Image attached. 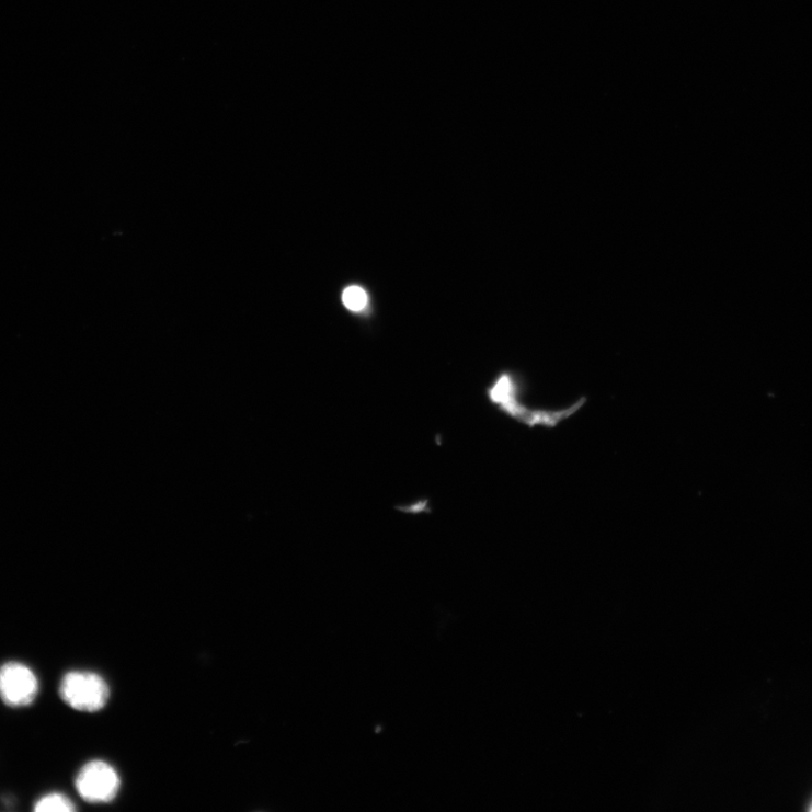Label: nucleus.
I'll return each mask as SVG.
<instances>
[{
  "label": "nucleus",
  "instance_id": "nucleus-1",
  "mask_svg": "<svg viewBox=\"0 0 812 812\" xmlns=\"http://www.w3.org/2000/svg\"><path fill=\"white\" fill-rule=\"evenodd\" d=\"M526 381L522 375L512 370L500 373L489 386L487 396L489 401L514 421L529 430L537 427L554 430L568 419L575 415L588 402L582 397L561 409H541L525 404Z\"/></svg>",
  "mask_w": 812,
  "mask_h": 812
},
{
  "label": "nucleus",
  "instance_id": "nucleus-2",
  "mask_svg": "<svg viewBox=\"0 0 812 812\" xmlns=\"http://www.w3.org/2000/svg\"><path fill=\"white\" fill-rule=\"evenodd\" d=\"M59 693L62 701L77 711L98 712L110 698L106 682L91 672H70L60 683Z\"/></svg>",
  "mask_w": 812,
  "mask_h": 812
},
{
  "label": "nucleus",
  "instance_id": "nucleus-3",
  "mask_svg": "<svg viewBox=\"0 0 812 812\" xmlns=\"http://www.w3.org/2000/svg\"><path fill=\"white\" fill-rule=\"evenodd\" d=\"M117 770L102 760H92L77 775V792L88 802L106 803L117 797L121 789Z\"/></svg>",
  "mask_w": 812,
  "mask_h": 812
},
{
  "label": "nucleus",
  "instance_id": "nucleus-4",
  "mask_svg": "<svg viewBox=\"0 0 812 812\" xmlns=\"http://www.w3.org/2000/svg\"><path fill=\"white\" fill-rule=\"evenodd\" d=\"M38 679L26 665L10 662L0 667V699L12 708L32 705L38 694Z\"/></svg>",
  "mask_w": 812,
  "mask_h": 812
},
{
  "label": "nucleus",
  "instance_id": "nucleus-5",
  "mask_svg": "<svg viewBox=\"0 0 812 812\" xmlns=\"http://www.w3.org/2000/svg\"><path fill=\"white\" fill-rule=\"evenodd\" d=\"M37 812H71L75 811L73 802L61 793H49L38 799L34 804Z\"/></svg>",
  "mask_w": 812,
  "mask_h": 812
},
{
  "label": "nucleus",
  "instance_id": "nucleus-6",
  "mask_svg": "<svg viewBox=\"0 0 812 812\" xmlns=\"http://www.w3.org/2000/svg\"><path fill=\"white\" fill-rule=\"evenodd\" d=\"M342 301L351 311L361 312L368 304V295L362 287L351 286L343 291Z\"/></svg>",
  "mask_w": 812,
  "mask_h": 812
}]
</instances>
